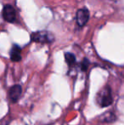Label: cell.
<instances>
[{
	"mask_svg": "<svg viewBox=\"0 0 124 125\" xmlns=\"http://www.w3.org/2000/svg\"><path fill=\"white\" fill-rule=\"evenodd\" d=\"M10 59L12 61L18 62L21 60V49L17 44H14L10 50Z\"/></svg>",
	"mask_w": 124,
	"mask_h": 125,
	"instance_id": "6",
	"label": "cell"
},
{
	"mask_svg": "<svg viewBox=\"0 0 124 125\" xmlns=\"http://www.w3.org/2000/svg\"><path fill=\"white\" fill-rule=\"evenodd\" d=\"M3 18L10 23H14L16 20V11L15 8L10 4H5L3 9Z\"/></svg>",
	"mask_w": 124,
	"mask_h": 125,
	"instance_id": "3",
	"label": "cell"
},
{
	"mask_svg": "<svg viewBox=\"0 0 124 125\" xmlns=\"http://www.w3.org/2000/svg\"><path fill=\"white\" fill-rule=\"evenodd\" d=\"M89 20V11L88 9L82 8L76 13V21L79 26H84Z\"/></svg>",
	"mask_w": 124,
	"mask_h": 125,
	"instance_id": "4",
	"label": "cell"
},
{
	"mask_svg": "<svg viewBox=\"0 0 124 125\" xmlns=\"http://www.w3.org/2000/svg\"><path fill=\"white\" fill-rule=\"evenodd\" d=\"M31 41L39 43H51L55 40V36L50 31H38L31 34Z\"/></svg>",
	"mask_w": 124,
	"mask_h": 125,
	"instance_id": "2",
	"label": "cell"
},
{
	"mask_svg": "<svg viewBox=\"0 0 124 125\" xmlns=\"http://www.w3.org/2000/svg\"><path fill=\"white\" fill-rule=\"evenodd\" d=\"M65 59H66V63L70 67H71L76 64V56L72 53H66L65 54Z\"/></svg>",
	"mask_w": 124,
	"mask_h": 125,
	"instance_id": "7",
	"label": "cell"
},
{
	"mask_svg": "<svg viewBox=\"0 0 124 125\" xmlns=\"http://www.w3.org/2000/svg\"><path fill=\"white\" fill-rule=\"evenodd\" d=\"M101 119H102V121H104V122L110 123V122L115 121L116 117H115V115L112 112H106V113H105L104 115L101 117Z\"/></svg>",
	"mask_w": 124,
	"mask_h": 125,
	"instance_id": "8",
	"label": "cell"
},
{
	"mask_svg": "<svg viewBox=\"0 0 124 125\" xmlns=\"http://www.w3.org/2000/svg\"><path fill=\"white\" fill-rule=\"evenodd\" d=\"M22 93V88L20 85L16 84V85L12 86L9 90V98L11 100L13 103L18 101V100L20 99V95Z\"/></svg>",
	"mask_w": 124,
	"mask_h": 125,
	"instance_id": "5",
	"label": "cell"
},
{
	"mask_svg": "<svg viewBox=\"0 0 124 125\" xmlns=\"http://www.w3.org/2000/svg\"><path fill=\"white\" fill-rule=\"evenodd\" d=\"M97 103L101 107L109 106L112 104V95H111V89L109 86H106L102 89L97 94L96 97Z\"/></svg>",
	"mask_w": 124,
	"mask_h": 125,
	"instance_id": "1",
	"label": "cell"
},
{
	"mask_svg": "<svg viewBox=\"0 0 124 125\" xmlns=\"http://www.w3.org/2000/svg\"><path fill=\"white\" fill-rule=\"evenodd\" d=\"M88 65H89V61H88V60L87 59V58H85V59L83 60V61H82V63H81L82 71H86V70L88 69Z\"/></svg>",
	"mask_w": 124,
	"mask_h": 125,
	"instance_id": "9",
	"label": "cell"
}]
</instances>
